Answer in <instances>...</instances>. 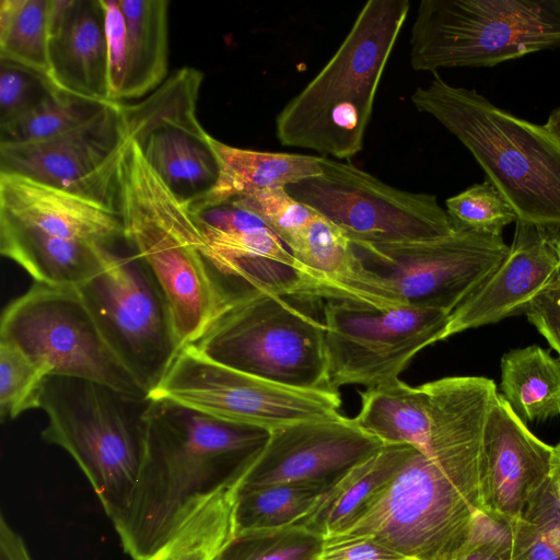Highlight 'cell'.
<instances>
[{
  "instance_id": "1",
  "label": "cell",
  "mask_w": 560,
  "mask_h": 560,
  "mask_svg": "<svg viewBox=\"0 0 560 560\" xmlns=\"http://www.w3.org/2000/svg\"><path fill=\"white\" fill-rule=\"evenodd\" d=\"M142 468L125 510L112 520L124 551L143 560L213 495L233 487L270 431L151 397Z\"/></svg>"
},
{
  "instance_id": "2",
  "label": "cell",
  "mask_w": 560,
  "mask_h": 560,
  "mask_svg": "<svg viewBox=\"0 0 560 560\" xmlns=\"http://www.w3.org/2000/svg\"><path fill=\"white\" fill-rule=\"evenodd\" d=\"M483 511L481 453L443 435L415 450L393 479L336 534L371 538L405 558L454 560Z\"/></svg>"
},
{
  "instance_id": "3",
  "label": "cell",
  "mask_w": 560,
  "mask_h": 560,
  "mask_svg": "<svg viewBox=\"0 0 560 560\" xmlns=\"http://www.w3.org/2000/svg\"><path fill=\"white\" fill-rule=\"evenodd\" d=\"M410 10L409 0H370L339 48L279 112L285 147L348 160L363 149L375 95Z\"/></svg>"
},
{
  "instance_id": "4",
  "label": "cell",
  "mask_w": 560,
  "mask_h": 560,
  "mask_svg": "<svg viewBox=\"0 0 560 560\" xmlns=\"http://www.w3.org/2000/svg\"><path fill=\"white\" fill-rule=\"evenodd\" d=\"M125 243L149 269L168 304L182 348L192 345L225 306L189 212L127 140L115 179Z\"/></svg>"
},
{
  "instance_id": "5",
  "label": "cell",
  "mask_w": 560,
  "mask_h": 560,
  "mask_svg": "<svg viewBox=\"0 0 560 560\" xmlns=\"http://www.w3.org/2000/svg\"><path fill=\"white\" fill-rule=\"evenodd\" d=\"M411 102L469 150L517 220L560 226V141L545 126L516 117L476 90L451 85L436 72Z\"/></svg>"
},
{
  "instance_id": "6",
  "label": "cell",
  "mask_w": 560,
  "mask_h": 560,
  "mask_svg": "<svg viewBox=\"0 0 560 560\" xmlns=\"http://www.w3.org/2000/svg\"><path fill=\"white\" fill-rule=\"evenodd\" d=\"M150 400L69 376H48L43 388L42 438L74 459L110 521L127 506L142 468Z\"/></svg>"
},
{
  "instance_id": "7",
  "label": "cell",
  "mask_w": 560,
  "mask_h": 560,
  "mask_svg": "<svg viewBox=\"0 0 560 560\" xmlns=\"http://www.w3.org/2000/svg\"><path fill=\"white\" fill-rule=\"evenodd\" d=\"M305 301L252 290L230 301L189 346L219 364L273 383L331 390L325 325L302 307Z\"/></svg>"
},
{
  "instance_id": "8",
  "label": "cell",
  "mask_w": 560,
  "mask_h": 560,
  "mask_svg": "<svg viewBox=\"0 0 560 560\" xmlns=\"http://www.w3.org/2000/svg\"><path fill=\"white\" fill-rule=\"evenodd\" d=\"M410 46L411 67L433 73L560 48V0H422Z\"/></svg>"
},
{
  "instance_id": "9",
  "label": "cell",
  "mask_w": 560,
  "mask_h": 560,
  "mask_svg": "<svg viewBox=\"0 0 560 560\" xmlns=\"http://www.w3.org/2000/svg\"><path fill=\"white\" fill-rule=\"evenodd\" d=\"M77 289L113 352L151 396L183 348L149 269L129 247L120 252L115 245L105 249L101 269Z\"/></svg>"
},
{
  "instance_id": "10",
  "label": "cell",
  "mask_w": 560,
  "mask_h": 560,
  "mask_svg": "<svg viewBox=\"0 0 560 560\" xmlns=\"http://www.w3.org/2000/svg\"><path fill=\"white\" fill-rule=\"evenodd\" d=\"M0 341L20 349L47 376L89 380L150 397L113 352L77 288L35 282L3 311Z\"/></svg>"
},
{
  "instance_id": "11",
  "label": "cell",
  "mask_w": 560,
  "mask_h": 560,
  "mask_svg": "<svg viewBox=\"0 0 560 560\" xmlns=\"http://www.w3.org/2000/svg\"><path fill=\"white\" fill-rule=\"evenodd\" d=\"M322 173L285 190L337 225L352 244L435 240L455 228L436 196L393 187L358 166L320 156Z\"/></svg>"
},
{
  "instance_id": "12",
  "label": "cell",
  "mask_w": 560,
  "mask_h": 560,
  "mask_svg": "<svg viewBox=\"0 0 560 560\" xmlns=\"http://www.w3.org/2000/svg\"><path fill=\"white\" fill-rule=\"evenodd\" d=\"M328 383L366 388L398 380L423 348L446 339L448 314L413 305L380 310L352 301L323 308Z\"/></svg>"
},
{
  "instance_id": "13",
  "label": "cell",
  "mask_w": 560,
  "mask_h": 560,
  "mask_svg": "<svg viewBox=\"0 0 560 560\" xmlns=\"http://www.w3.org/2000/svg\"><path fill=\"white\" fill-rule=\"evenodd\" d=\"M201 71L183 67L139 103L119 102L127 139L174 197L187 209L214 187L219 163L209 135L197 118Z\"/></svg>"
},
{
  "instance_id": "14",
  "label": "cell",
  "mask_w": 560,
  "mask_h": 560,
  "mask_svg": "<svg viewBox=\"0 0 560 560\" xmlns=\"http://www.w3.org/2000/svg\"><path fill=\"white\" fill-rule=\"evenodd\" d=\"M352 246L364 266L384 278L405 305L448 315L509 253L502 235L459 229L435 240Z\"/></svg>"
},
{
  "instance_id": "15",
  "label": "cell",
  "mask_w": 560,
  "mask_h": 560,
  "mask_svg": "<svg viewBox=\"0 0 560 560\" xmlns=\"http://www.w3.org/2000/svg\"><path fill=\"white\" fill-rule=\"evenodd\" d=\"M150 397H164L215 417L275 429L339 416V392L290 387L219 364L184 347Z\"/></svg>"
},
{
  "instance_id": "16",
  "label": "cell",
  "mask_w": 560,
  "mask_h": 560,
  "mask_svg": "<svg viewBox=\"0 0 560 560\" xmlns=\"http://www.w3.org/2000/svg\"><path fill=\"white\" fill-rule=\"evenodd\" d=\"M189 212L203 238L201 252L225 305L252 290L308 301L324 299L318 283L252 211L224 201Z\"/></svg>"
},
{
  "instance_id": "17",
  "label": "cell",
  "mask_w": 560,
  "mask_h": 560,
  "mask_svg": "<svg viewBox=\"0 0 560 560\" xmlns=\"http://www.w3.org/2000/svg\"><path fill=\"white\" fill-rule=\"evenodd\" d=\"M119 102L48 139L0 144V172L19 174L115 208V179L127 142Z\"/></svg>"
},
{
  "instance_id": "18",
  "label": "cell",
  "mask_w": 560,
  "mask_h": 560,
  "mask_svg": "<svg viewBox=\"0 0 560 560\" xmlns=\"http://www.w3.org/2000/svg\"><path fill=\"white\" fill-rule=\"evenodd\" d=\"M383 446L353 418L342 415L284 425L270 431L267 444L234 489L299 483L326 491Z\"/></svg>"
},
{
  "instance_id": "19",
  "label": "cell",
  "mask_w": 560,
  "mask_h": 560,
  "mask_svg": "<svg viewBox=\"0 0 560 560\" xmlns=\"http://www.w3.org/2000/svg\"><path fill=\"white\" fill-rule=\"evenodd\" d=\"M560 276V226L515 221L509 253L495 271L448 316L446 338L525 314Z\"/></svg>"
},
{
  "instance_id": "20",
  "label": "cell",
  "mask_w": 560,
  "mask_h": 560,
  "mask_svg": "<svg viewBox=\"0 0 560 560\" xmlns=\"http://www.w3.org/2000/svg\"><path fill=\"white\" fill-rule=\"evenodd\" d=\"M552 446L539 440L509 402L495 396L481 448V492L485 512L513 522L529 498L547 481Z\"/></svg>"
},
{
  "instance_id": "21",
  "label": "cell",
  "mask_w": 560,
  "mask_h": 560,
  "mask_svg": "<svg viewBox=\"0 0 560 560\" xmlns=\"http://www.w3.org/2000/svg\"><path fill=\"white\" fill-rule=\"evenodd\" d=\"M0 217L52 240L106 247L125 242L116 209L19 174L0 172Z\"/></svg>"
},
{
  "instance_id": "22",
  "label": "cell",
  "mask_w": 560,
  "mask_h": 560,
  "mask_svg": "<svg viewBox=\"0 0 560 560\" xmlns=\"http://www.w3.org/2000/svg\"><path fill=\"white\" fill-rule=\"evenodd\" d=\"M48 37L52 83L82 97L112 102L101 0H71L66 14L48 25Z\"/></svg>"
},
{
  "instance_id": "23",
  "label": "cell",
  "mask_w": 560,
  "mask_h": 560,
  "mask_svg": "<svg viewBox=\"0 0 560 560\" xmlns=\"http://www.w3.org/2000/svg\"><path fill=\"white\" fill-rule=\"evenodd\" d=\"M219 163L212 190L188 210L215 205L256 191L287 187L322 173L320 156L242 149L211 137Z\"/></svg>"
},
{
  "instance_id": "24",
  "label": "cell",
  "mask_w": 560,
  "mask_h": 560,
  "mask_svg": "<svg viewBox=\"0 0 560 560\" xmlns=\"http://www.w3.org/2000/svg\"><path fill=\"white\" fill-rule=\"evenodd\" d=\"M415 450L406 444L384 445L326 490L294 526L323 538L336 534L372 495L393 479Z\"/></svg>"
},
{
  "instance_id": "25",
  "label": "cell",
  "mask_w": 560,
  "mask_h": 560,
  "mask_svg": "<svg viewBox=\"0 0 560 560\" xmlns=\"http://www.w3.org/2000/svg\"><path fill=\"white\" fill-rule=\"evenodd\" d=\"M127 27L121 101L143 98L167 79V0H118Z\"/></svg>"
},
{
  "instance_id": "26",
  "label": "cell",
  "mask_w": 560,
  "mask_h": 560,
  "mask_svg": "<svg viewBox=\"0 0 560 560\" xmlns=\"http://www.w3.org/2000/svg\"><path fill=\"white\" fill-rule=\"evenodd\" d=\"M354 422L383 445L406 444L423 450L430 433V397L424 384L410 386L399 378L360 393Z\"/></svg>"
},
{
  "instance_id": "27",
  "label": "cell",
  "mask_w": 560,
  "mask_h": 560,
  "mask_svg": "<svg viewBox=\"0 0 560 560\" xmlns=\"http://www.w3.org/2000/svg\"><path fill=\"white\" fill-rule=\"evenodd\" d=\"M502 396L525 423L560 416V360L536 345L501 359Z\"/></svg>"
},
{
  "instance_id": "28",
  "label": "cell",
  "mask_w": 560,
  "mask_h": 560,
  "mask_svg": "<svg viewBox=\"0 0 560 560\" xmlns=\"http://www.w3.org/2000/svg\"><path fill=\"white\" fill-rule=\"evenodd\" d=\"M234 486L208 500L183 527L143 560H214L234 538Z\"/></svg>"
},
{
  "instance_id": "29",
  "label": "cell",
  "mask_w": 560,
  "mask_h": 560,
  "mask_svg": "<svg viewBox=\"0 0 560 560\" xmlns=\"http://www.w3.org/2000/svg\"><path fill=\"white\" fill-rule=\"evenodd\" d=\"M233 492L235 532L240 534L294 525L325 490L314 486L281 483L247 490L233 489Z\"/></svg>"
},
{
  "instance_id": "30",
  "label": "cell",
  "mask_w": 560,
  "mask_h": 560,
  "mask_svg": "<svg viewBox=\"0 0 560 560\" xmlns=\"http://www.w3.org/2000/svg\"><path fill=\"white\" fill-rule=\"evenodd\" d=\"M49 0H1L0 60L49 78Z\"/></svg>"
},
{
  "instance_id": "31",
  "label": "cell",
  "mask_w": 560,
  "mask_h": 560,
  "mask_svg": "<svg viewBox=\"0 0 560 560\" xmlns=\"http://www.w3.org/2000/svg\"><path fill=\"white\" fill-rule=\"evenodd\" d=\"M109 103L82 97L57 88L37 106L0 126V144L35 142L79 127Z\"/></svg>"
},
{
  "instance_id": "32",
  "label": "cell",
  "mask_w": 560,
  "mask_h": 560,
  "mask_svg": "<svg viewBox=\"0 0 560 560\" xmlns=\"http://www.w3.org/2000/svg\"><path fill=\"white\" fill-rule=\"evenodd\" d=\"M511 560H560V502L548 479L512 522Z\"/></svg>"
},
{
  "instance_id": "33",
  "label": "cell",
  "mask_w": 560,
  "mask_h": 560,
  "mask_svg": "<svg viewBox=\"0 0 560 560\" xmlns=\"http://www.w3.org/2000/svg\"><path fill=\"white\" fill-rule=\"evenodd\" d=\"M324 538L300 526L236 534L214 560H317Z\"/></svg>"
},
{
  "instance_id": "34",
  "label": "cell",
  "mask_w": 560,
  "mask_h": 560,
  "mask_svg": "<svg viewBox=\"0 0 560 560\" xmlns=\"http://www.w3.org/2000/svg\"><path fill=\"white\" fill-rule=\"evenodd\" d=\"M47 377L20 349L0 341L1 420H12L25 411L40 408Z\"/></svg>"
},
{
  "instance_id": "35",
  "label": "cell",
  "mask_w": 560,
  "mask_h": 560,
  "mask_svg": "<svg viewBox=\"0 0 560 560\" xmlns=\"http://www.w3.org/2000/svg\"><path fill=\"white\" fill-rule=\"evenodd\" d=\"M446 212L455 229L502 235L517 220L512 206L498 188L485 180L446 199Z\"/></svg>"
},
{
  "instance_id": "36",
  "label": "cell",
  "mask_w": 560,
  "mask_h": 560,
  "mask_svg": "<svg viewBox=\"0 0 560 560\" xmlns=\"http://www.w3.org/2000/svg\"><path fill=\"white\" fill-rule=\"evenodd\" d=\"M258 215L289 248L316 211L293 198L284 187L265 189L232 199Z\"/></svg>"
},
{
  "instance_id": "37",
  "label": "cell",
  "mask_w": 560,
  "mask_h": 560,
  "mask_svg": "<svg viewBox=\"0 0 560 560\" xmlns=\"http://www.w3.org/2000/svg\"><path fill=\"white\" fill-rule=\"evenodd\" d=\"M56 89L47 75L0 60V126L30 112Z\"/></svg>"
},
{
  "instance_id": "38",
  "label": "cell",
  "mask_w": 560,
  "mask_h": 560,
  "mask_svg": "<svg viewBox=\"0 0 560 560\" xmlns=\"http://www.w3.org/2000/svg\"><path fill=\"white\" fill-rule=\"evenodd\" d=\"M511 553L512 522L479 511L466 544L454 560H511Z\"/></svg>"
},
{
  "instance_id": "39",
  "label": "cell",
  "mask_w": 560,
  "mask_h": 560,
  "mask_svg": "<svg viewBox=\"0 0 560 560\" xmlns=\"http://www.w3.org/2000/svg\"><path fill=\"white\" fill-rule=\"evenodd\" d=\"M105 18L108 85L112 102H119L127 60V27L118 0H101Z\"/></svg>"
},
{
  "instance_id": "40",
  "label": "cell",
  "mask_w": 560,
  "mask_h": 560,
  "mask_svg": "<svg viewBox=\"0 0 560 560\" xmlns=\"http://www.w3.org/2000/svg\"><path fill=\"white\" fill-rule=\"evenodd\" d=\"M525 315L560 360V276L530 302Z\"/></svg>"
},
{
  "instance_id": "41",
  "label": "cell",
  "mask_w": 560,
  "mask_h": 560,
  "mask_svg": "<svg viewBox=\"0 0 560 560\" xmlns=\"http://www.w3.org/2000/svg\"><path fill=\"white\" fill-rule=\"evenodd\" d=\"M405 557L371 538H324L317 560H402Z\"/></svg>"
},
{
  "instance_id": "42",
  "label": "cell",
  "mask_w": 560,
  "mask_h": 560,
  "mask_svg": "<svg viewBox=\"0 0 560 560\" xmlns=\"http://www.w3.org/2000/svg\"><path fill=\"white\" fill-rule=\"evenodd\" d=\"M0 560H33L23 538L3 514L0 518Z\"/></svg>"
},
{
  "instance_id": "43",
  "label": "cell",
  "mask_w": 560,
  "mask_h": 560,
  "mask_svg": "<svg viewBox=\"0 0 560 560\" xmlns=\"http://www.w3.org/2000/svg\"><path fill=\"white\" fill-rule=\"evenodd\" d=\"M548 480L560 502V441L552 446Z\"/></svg>"
},
{
  "instance_id": "44",
  "label": "cell",
  "mask_w": 560,
  "mask_h": 560,
  "mask_svg": "<svg viewBox=\"0 0 560 560\" xmlns=\"http://www.w3.org/2000/svg\"><path fill=\"white\" fill-rule=\"evenodd\" d=\"M544 126L560 141V107L551 112Z\"/></svg>"
},
{
  "instance_id": "45",
  "label": "cell",
  "mask_w": 560,
  "mask_h": 560,
  "mask_svg": "<svg viewBox=\"0 0 560 560\" xmlns=\"http://www.w3.org/2000/svg\"><path fill=\"white\" fill-rule=\"evenodd\" d=\"M402 560H418V559H412V558H405Z\"/></svg>"
}]
</instances>
